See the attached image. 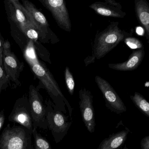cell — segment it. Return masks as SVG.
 <instances>
[{"label": "cell", "instance_id": "obj_1", "mask_svg": "<svg viewBox=\"0 0 149 149\" xmlns=\"http://www.w3.org/2000/svg\"><path fill=\"white\" fill-rule=\"evenodd\" d=\"M26 61L33 73L40 80L41 86L37 87V89L39 90L40 88L45 89L55 106L64 114L67 112V107L69 111L70 118L72 120L73 108L63 94L58 83L46 64L39 60L36 55Z\"/></svg>", "mask_w": 149, "mask_h": 149}, {"label": "cell", "instance_id": "obj_2", "mask_svg": "<svg viewBox=\"0 0 149 149\" xmlns=\"http://www.w3.org/2000/svg\"><path fill=\"white\" fill-rule=\"evenodd\" d=\"M132 34L120 28L119 22H111L103 31L95 36L92 46V55L84 60L86 66L94 63L96 59L100 60L114 49L120 42Z\"/></svg>", "mask_w": 149, "mask_h": 149}, {"label": "cell", "instance_id": "obj_3", "mask_svg": "<svg viewBox=\"0 0 149 149\" xmlns=\"http://www.w3.org/2000/svg\"><path fill=\"white\" fill-rule=\"evenodd\" d=\"M32 135L22 125L9 124L0 136V149H33Z\"/></svg>", "mask_w": 149, "mask_h": 149}, {"label": "cell", "instance_id": "obj_4", "mask_svg": "<svg viewBox=\"0 0 149 149\" xmlns=\"http://www.w3.org/2000/svg\"><path fill=\"white\" fill-rule=\"evenodd\" d=\"M46 118L48 128L50 130L56 143H60L66 136L72 125L70 117L58 110L50 100L46 102Z\"/></svg>", "mask_w": 149, "mask_h": 149}, {"label": "cell", "instance_id": "obj_5", "mask_svg": "<svg viewBox=\"0 0 149 149\" xmlns=\"http://www.w3.org/2000/svg\"><path fill=\"white\" fill-rule=\"evenodd\" d=\"M22 5L31 15L37 28L39 40L41 43L54 44L60 40L52 31L47 18L31 1L22 0Z\"/></svg>", "mask_w": 149, "mask_h": 149}, {"label": "cell", "instance_id": "obj_6", "mask_svg": "<svg viewBox=\"0 0 149 149\" xmlns=\"http://www.w3.org/2000/svg\"><path fill=\"white\" fill-rule=\"evenodd\" d=\"M4 4L8 19L13 22L25 34L30 27H34L37 30L31 15L19 0H6Z\"/></svg>", "mask_w": 149, "mask_h": 149}, {"label": "cell", "instance_id": "obj_7", "mask_svg": "<svg viewBox=\"0 0 149 149\" xmlns=\"http://www.w3.org/2000/svg\"><path fill=\"white\" fill-rule=\"evenodd\" d=\"M28 99L33 128L48 129L46 118V105L43 102V97L37 88L32 84L29 86Z\"/></svg>", "mask_w": 149, "mask_h": 149}, {"label": "cell", "instance_id": "obj_8", "mask_svg": "<svg viewBox=\"0 0 149 149\" xmlns=\"http://www.w3.org/2000/svg\"><path fill=\"white\" fill-rule=\"evenodd\" d=\"M95 81L102 94L106 107L109 110L118 115L126 111L127 108L124 103L108 81L97 75Z\"/></svg>", "mask_w": 149, "mask_h": 149}, {"label": "cell", "instance_id": "obj_9", "mask_svg": "<svg viewBox=\"0 0 149 149\" xmlns=\"http://www.w3.org/2000/svg\"><path fill=\"white\" fill-rule=\"evenodd\" d=\"M3 66L10 81L13 82L16 86H21L19 78L24 68V63L21 62L12 52L11 44L8 40L5 41L3 45Z\"/></svg>", "mask_w": 149, "mask_h": 149}, {"label": "cell", "instance_id": "obj_10", "mask_svg": "<svg viewBox=\"0 0 149 149\" xmlns=\"http://www.w3.org/2000/svg\"><path fill=\"white\" fill-rule=\"evenodd\" d=\"M42 5L51 13L58 26L70 33L72 28L68 10L64 0H39Z\"/></svg>", "mask_w": 149, "mask_h": 149}, {"label": "cell", "instance_id": "obj_11", "mask_svg": "<svg viewBox=\"0 0 149 149\" xmlns=\"http://www.w3.org/2000/svg\"><path fill=\"white\" fill-rule=\"evenodd\" d=\"M9 122L17 123L32 131L33 122L30 104L27 97L23 96L16 100L8 118Z\"/></svg>", "mask_w": 149, "mask_h": 149}, {"label": "cell", "instance_id": "obj_12", "mask_svg": "<svg viewBox=\"0 0 149 149\" xmlns=\"http://www.w3.org/2000/svg\"><path fill=\"white\" fill-rule=\"evenodd\" d=\"M79 105L83 122L88 131L93 133L95 128V110L93 106V96L85 88L79 91Z\"/></svg>", "mask_w": 149, "mask_h": 149}, {"label": "cell", "instance_id": "obj_13", "mask_svg": "<svg viewBox=\"0 0 149 149\" xmlns=\"http://www.w3.org/2000/svg\"><path fill=\"white\" fill-rule=\"evenodd\" d=\"M144 49L133 51L127 61L116 63H109V68L114 70L121 71H133L140 65L145 56Z\"/></svg>", "mask_w": 149, "mask_h": 149}, {"label": "cell", "instance_id": "obj_14", "mask_svg": "<svg viewBox=\"0 0 149 149\" xmlns=\"http://www.w3.org/2000/svg\"><path fill=\"white\" fill-rule=\"evenodd\" d=\"M135 12L140 25L143 28L145 36L149 40V4L146 0H135Z\"/></svg>", "mask_w": 149, "mask_h": 149}, {"label": "cell", "instance_id": "obj_15", "mask_svg": "<svg viewBox=\"0 0 149 149\" xmlns=\"http://www.w3.org/2000/svg\"><path fill=\"white\" fill-rule=\"evenodd\" d=\"M97 14L105 17L123 19L126 16V13L122 9L116 7L104 1H97L92 3L89 6Z\"/></svg>", "mask_w": 149, "mask_h": 149}, {"label": "cell", "instance_id": "obj_16", "mask_svg": "<svg viewBox=\"0 0 149 149\" xmlns=\"http://www.w3.org/2000/svg\"><path fill=\"white\" fill-rule=\"evenodd\" d=\"M130 131L125 130L113 133L102 140L97 149H118L125 143Z\"/></svg>", "mask_w": 149, "mask_h": 149}, {"label": "cell", "instance_id": "obj_17", "mask_svg": "<svg viewBox=\"0 0 149 149\" xmlns=\"http://www.w3.org/2000/svg\"><path fill=\"white\" fill-rule=\"evenodd\" d=\"M28 39L32 40L38 56L46 62L51 64L50 54L49 51L42 44L39 40V34L34 27L28 28L25 32Z\"/></svg>", "mask_w": 149, "mask_h": 149}, {"label": "cell", "instance_id": "obj_18", "mask_svg": "<svg viewBox=\"0 0 149 149\" xmlns=\"http://www.w3.org/2000/svg\"><path fill=\"white\" fill-rule=\"evenodd\" d=\"M8 21L10 24L11 35L22 51L27 44L29 39L13 22L10 20Z\"/></svg>", "mask_w": 149, "mask_h": 149}, {"label": "cell", "instance_id": "obj_19", "mask_svg": "<svg viewBox=\"0 0 149 149\" xmlns=\"http://www.w3.org/2000/svg\"><path fill=\"white\" fill-rule=\"evenodd\" d=\"M130 98L139 110L147 117H149V103L140 93L135 92Z\"/></svg>", "mask_w": 149, "mask_h": 149}, {"label": "cell", "instance_id": "obj_20", "mask_svg": "<svg viewBox=\"0 0 149 149\" xmlns=\"http://www.w3.org/2000/svg\"><path fill=\"white\" fill-rule=\"evenodd\" d=\"M32 135L33 136L35 149H53L47 140L38 133L37 129H33Z\"/></svg>", "mask_w": 149, "mask_h": 149}, {"label": "cell", "instance_id": "obj_21", "mask_svg": "<svg viewBox=\"0 0 149 149\" xmlns=\"http://www.w3.org/2000/svg\"><path fill=\"white\" fill-rule=\"evenodd\" d=\"M64 78L68 91L70 95H73L74 91L75 84L73 74L71 73L70 69L68 67H66L65 68L64 70Z\"/></svg>", "mask_w": 149, "mask_h": 149}, {"label": "cell", "instance_id": "obj_22", "mask_svg": "<svg viewBox=\"0 0 149 149\" xmlns=\"http://www.w3.org/2000/svg\"><path fill=\"white\" fill-rule=\"evenodd\" d=\"M123 42L131 49H136V50L144 49L143 44V42L137 38L131 36V37L126 38Z\"/></svg>", "mask_w": 149, "mask_h": 149}, {"label": "cell", "instance_id": "obj_23", "mask_svg": "<svg viewBox=\"0 0 149 149\" xmlns=\"http://www.w3.org/2000/svg\"><path fill=\"white\" fill-rule=\"evenodd\" d=\"M9 85H11L10 80L5 72L4 67L0 64V95L2 91L6 89Z\"/></svg>", "mask_w": 149, "mask_h": 149}, {"label": "cell", "instance_id": "obj_24", "mask_svg": "<svg viewBox=\"0 0 149 149\" xmlns=\"http://www.w3.org/2000/svg\"><path fill=\"white\" fill-rule=\"evenodd\" d=\"M141 149H149V136L142 139L140 142Z\"/></svg>", "mask_w": 149, "mask_h": 149}, {"label": "cell", "instance_id": "obj_25", "mask_svg": "<svg viewBox=\"0 0 149 149\" xmlns=\"http://www.w3.org/2000/svg\"><path fill=\"white\" fill-rule=\"evenodd\" d=\"M4 40L3 37L0 33V64L3 66V50Z\"/></svg>", "mask_w": 149, "mask_h": 149}, {"label": "cell", "instance_id": "obj_26", "mask_svg": "<svg viewBox=\"0 0 149 149\" xmlns=\"http://www.w3.org/2000/svg\"><path fill=\"white\" fill-rule=\"evenodd\" d=\"M5 111L4 109L0 111V130L3 128L6 121Z\"/></svg>", "mask_w": 149, "mask_h": 149}, {"label": "cell", "instance_id": "obj_27", "mask_svg": "<svg viewBox=\"0 0 149 149\" xmlns=\"http://www.w3.org/2000/svg\"><path fill=\"white\" fill-rule=\"evenodd\" d=\"M129 149V148H128V147H127L126 146H125L124 147L123 149Z\"/></svg>", "mask_w": 149, "mask_h": 149}]
</instances>
